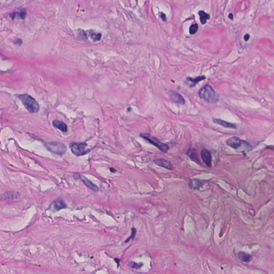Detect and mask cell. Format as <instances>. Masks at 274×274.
<instances>
[{"label": "cell", "mask_w": 274, "mask_h": 274, "mask_svg": "<svg viewBox=\"0 0 274 274\" xmlns=\"http://www.w3.org/2000/svg\"><path fill=\"white\" fill-rule=\"evenodd\" d=\"M18 98L21 101L23 106L27 109V111L30 113H36L39 111V103L32 96L27 94H24L19 95Z\"/></svg>", "instance_id": "obj_1"}, {"label": "cell", "mask_w": 274, "mask_h": 274, "mask_svg": "<svg viewBox=\"0 0 274 274\" xmlns=\"http://www.w3.org/2000/svg\"><path fill=\"white\" fill-rule=\"evenodd\" d=\"M199 95L203 100L209 103H216L218 100V96L210 85H206L200 89Z\"/></svg>", "instance_id": "obj_2"}, {"label": "cell", "mask_w": 274, "mask_h": 274, "mask_svg": "<svg viewBox=\"0 0 274 274\" xmlns=\"http://www.w3.org/2000/svg\"><path fill=\"white\" fill-rule=\"evenodd\" d=\"M140 136L143 139L152 144L154 146L157 147L161 151L166 153L169 150V146L167 144L161 142L159 139L147 133H141Z\"/></svg>", "instance_id": "obj_3"}, {"label": "cell", "mask_w": 274, "mask_h": 274, "mask_svg": "<svg viewBox=\"0 0 274 274\" xmlns=\"http://www.w3.org/2000/svg\"><path fill=\"white\" fill-rule=\"evenodd\" d=\"M87 144L85 142L71 143L70 145V148L71 152L75 155L80 157L88 153L89 150H87Z\"/></svg>", "instance_id": "obj_4"}, {"label": "cell", "mask_w": 274, "mask_h": 274, "mask_svg": "<svg viewBox=\"0 0 274 274\" xmlns=\"http://www.w3.org/2000/svg\"><path fill=\"white\" fill-rule=\"evenodd\" d=\"M45 146L51 152L58 155H63L67 150V147L61 142H48Z\"/></svg>", "instance_id": "obj_5"}, {"label": "cell", "mask_w": 274, "mask_h": 274, "mask_svg": "<svg viewBox=\"0 0 274 274\" xmlns=\"http://www.w3.org/2000/svg\"><path fill=\"white\" fill-rule=\"evenodd\" d=\"M168 95L170 99L172 101H174L176 103H178L179 104H185V100L183 97L179 94L178 93L172 90H169L168 91Z\"/></svg>", "instance_id": "obj_6"}, {"label": "cell", "mask_w": 274, "mask_h": 274, "mask_svg": "<svg viewBox=\"0 0 274 274\" xmlns=\"http://www.w3.org/2000/svg\"><path fill=\"white\" fill-rule=\"evenodd\" d=\"M154 163L156 164L157 165L164 168L168 170H172L174 169V167L173 166L172 164L171 163V162L164 159H157L154 161Z\"/></svg>", "instance_id": "obj_7"}, {"label": "cell", "mask_w": 274, "mask_h": 274, "mask_svg": "<svg viewBox=\"0 0 274 274\" xmlns=\"http://www.w3.org/2000/svg\"><path fill=\"white\" fill-rule=\"evenodd\" d=\"M201 158L207 167H212V155L210 152L206 149H203L200 152Z\"/></svg>", "instance_id": "obj_8"}, {"label": "cell", "mask_w": 274, "mask_h": 274, "mask_svg": "<svg viewBox=\"0 0 274 274\" xmlns=\"http://www.w3.org/2000/svg\"><path fill=\"white\" fill-rule=\"evenodd\" d=\"M242 142L243 141L241 139L237 137H232L227 139L226 141V143L228 146L234 149L238 148L241 146Z\"/></svg>", "instance_id": "obj_9"}, {"label": "cell", "mask_w": 274, "mask_h": 274, "mask_svg": "<svg viewBox=\"0 0 274 274\" xmlns=\"http://www.w3.org/2000/svg\"><path fill=\"white\" fill-rule=\"evenodd\" d=\"M27 15V12L25 9H21L17 11L14 12L10 14V18L13 19L17 20H24Z\"/></svg>", "instance_id": "obj_10"}, {"label": "cell", "mask_w": 274, "mask_h": 274, "mask_svg": "<svg viewBox=\"0 0 274 274\" xmlns=\"http://www.w3.org/2000/svg\"><path fill=\"white\" fill-rule=\"evenodd\" d=\"M187 154L193 161L195 162L196 163L199 164H201L199 154L195 148H189L187 152Z\"/></svg>", "instance_id": "obj_11"}, {"label": "cell", "mask_w": 274, "mask_h": 274, "mask_svg": "<svg viewBox=\"0 0 274 274\" xmlns=\"http://www.w3.org/2000/svg\"><path fill=\"white\" fill-rule=\"evenodd\" d=\"M213 121L214 123L221 125L224 128H237V125L236 124L231 123H230V122H228L225 121L223 120H222L221 119H217V118H213Z\"/></svg>", "instance_id": "obj_12"}, {"label": "cell", "mask_w": 274, "mask_h": 274, "mask_svg": "<svg viewBox=\"0 0 274 274\" xmlns=\"http://www.w3.org/2000/svg\"><path fill=\"white\" fill-rule=\"evenodd\" d=\"M206 79V77L205 76H198L196 77L195 78H193L192 77H188L186 79V84L189 86L190 87H194L200 81L205 80Z\"/></svg>", "instance_id": "obj_13"}, {"label": "cell", "mask_w": 274, "mask_h": 274, "mask_svg": "<svg viewBox=\"0 0 274 274\" xmlns=\"http://www.w3.org/2000/svg\"><path fill=\"white\" fill-rule=\"evenodd\" d=\"M53 125L55 128H58L62 132H67L68 131V126L63 122L58 119H55L53 122Z\"/></svg>", "instance_id": "obj_14"}, {"label": "cell", "mask_w": 274, "mask_h": 274, "mask_svg": "<svg viewBox=\"0 0 274 274\" xmlns=\"http://www.w3.org/2000/svg\"><path fill=\"white\" fill-rule=\"evenodd\" d=\"M80 178L82 180V182L84 183L85 185H86L89 189L92 190L93 191H97L99 190V188L96 186V185H94L92 182H91L89 179L83 176H80Z\"/></svg>", "instance_id": "obj_15"}, {"label": "cell", "mask_w": 274, "mask_h": 274, "mask_svg": "<svg viewBox=\"0 0 274 274\" xmlns=\"http://www.w3.org/2000/svg\"><path fill=\"white\" fill-rule=\"evenodd\" d=\"M54 208L55 210H61L62 209L65 208L67 207V205L64 203L63 200L61 199H58L56 200L54 203Z\"/></svg>", "instance_id": "obj_16"}, {"label": "cell", "mask_w": 274, "mask_h": 274, "mask_svg": "<svg viewBox=\"0 0 274 274\" xmlns=\"http://www.w3.org/2000/svg\"><path fill=\"white\" fill-rule=\"evenodd\" d=\"M198 14L200 16V21L202 24H205L206 23L207 21L210 19V15L208 14H207L203 11H200L198 12Z\"/></svg>", "instance_id": "obj_17"}, {"label": "cell", "mask_w": 274, "mask_h": 274, "mask_svg": "<svg viewBox=\"0 0 274 274\" xmlns=\"http://www.w3.org/2000/svg\"><path fill=\"white\" fill-rule=\"evenodd\" d=\"M238 256L240 260L245 262H249L252 259V256H251L249 254L244 252H239Z\"/></svg>", "instance_id": "obj_18"}, {"label": "cell", "mask_w": 274, "mask_h": 274, "mask_svg": "<svg viewBox=\"0 0 274 274\" xmlns=\"http://www.w3.org/2000/svg\"><path fill=\"white\" fill-rule=\"evenodd\" d=\"M191 187H192L194 189L197 190V189H199L200 187H201V186L203 185V181L199 180V179H194L193 180H191Z\"/></svg>", "instance_id": "obj_19"}, {"label": "cell", "mask_w": 274, "mask_h": 274, "mask_svg": "<svg viewBox=\"0 0 274 274\" xmlns=\"http://www.w3.org/2000/svg\"><path fill=\"white\" fill-rule=\"evenodd\" d=\"M198 29H199V26H198V25L197 24H192L190 26V31H189V32L191 34H195L196 32L198 31Z\"/></svg>", "instance_id": "obj_20"}, {"label": "cell", "mask_w": 274, "mask_h": 274, "mask_svg": "<svg viewBox=\"0 0 274 274\" xmlns=\"http://www.w3.org/2000/svg\"><path fill=\"white\" fill-rule=\"evenodd\" d=\"M101 36H102V35L101 33H92L91 35V39L94 41H99L101 39Z\"/></svg>", "instance_id": "obj_21"}, {"label": "cell", "mask_w": 274, "mask_h": 274, "mask_svg": "<svg viewBox=\"0 0 274 274\" xmlns=\"http://www.w3.org/2000/svg\"><path fill=\"white\" fill-rule=\"evenodd\" d=\"M130 266L133 268H135L136 269H138L139 268H141L143 266V264L142 263H139V264H137V263H135V262H131L130 263Z\"/></svg>", "instance_id": "obj_22"}, {"label": "cell", "mask_w": 274, "mask_h": 274, "mask_svg": "<svg viewBox=\"0 0 274 274\" xmlns=\"http://www.w3.org/2000/svg\"><path fill=\"white\" fill-rule=\"evenodd\" d=\"M135 234H136V229H135V228H132V233H131V235L130 236V237H128V238L127 239L125 240V242H128V241L130 240L131 239H134L135 237Z\"/></svg>", "instance_id": "obj_23"}, {"label": "cell", "mask_w": 274, "mask_h": 274, "mask_svg": "<svg viewBox=\"0 0 274 274\" xmlns=\"http://www.w3.org/2000/svg\"><path fill=\"white\" fill-rule=\"evenodd\" d=\"M159 16L161 18H162V19L163 21H167V17H166V14H164L163 12H160L159 14Z\"/></svg>", "instance_id": "obj_24"}, {"label": "cell", "mask_w": 274, "mask_h": 274, "mask_svg": "<svg viewBox=\"0 0 274 274\" xmlns=\"http://www.w3.org/2000/svg\"><path fill=\"white\" fill-rule=\"evenodd\" d=\"M14 44L16 45H21L22 44V40L20 39H17L15 40L14 41Z\"/></svg>", "instance_id": "obj_25"}, {"label": "cell", "mask_w": 274, "mask_h": 274, "mask_svg": "<svg viewBox=\"0 0 274 274\" xmlns=\"http://www.w3.org/2000/svg\"><path fill=\"white\" fill-rule=\"evenodd\" d=\"M249 37H250V36H249V34H245V36H244V40L247 41H248V40H249Z\"/></svg>", "instance_id": "obj_26"}, {"label": "cell", "mask_w": 274, "mask_h": 274, "mask_svg": "<svg viewBox=\"0 0 274 274\" xmlns=\"http://www.w3.org/2000/svg\"><path fill=\"white\" fill-rule=\"evenodd\" d=\"M110 170H111V172H116V170L115 169H114V168H111V169H110Z\"/></svg>", "instance_id": "obj_27"}, {"label": "cell", "mask_w": 274, "mask_h": 274, "mask_svg": "<svg viewBox=\"0 0 274 274\" xmlns=\"http://www.w3.org/2000/svg\"><path fill=\"white\" fill-rule=\"evenodd\" d=\"M229 18H230V19H233V14H229Z\"/></svg>", "instance_id": "obj_28"}]
</instances>
